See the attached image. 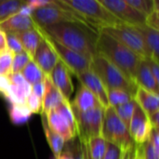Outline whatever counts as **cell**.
<instances>
[{
    "label": "cell",
    "mask_w": 159,
    "mask_h": 159,
    "mask_svg": "<svg viewBox=\"0 0 159 159\" xmlns=\"http://www.w3.org/2000/svg\"><path fill=\"white\" fill-rule=\"evenodd\" d=\"M40 29L55 41L89 60L97 54L96 42L99 32L96 30L75 23L53 24Z\"/></svg>",
    "instance_id": "6da1fadb"
},
{
    "label": "cell",
    "mask_w": 159,
    "mask_h": 159,
    "mask_svg": "<svg viewBox=\"0 0 159 159\" xmlns=\"http://www.w3.org/2000/svg\"><path fill=\"white\" fill-rule=\"evenodd\" d=\"M97 54L107 59L135 83V77L142 59L111 35L99 31L96 42Z\"/></svg>",
    "instance_id": "7a4b0ae2"
},
{
    "label": "cell",
    "mask_w": 159,
    "mask_h": 159,
    "mask_svg": "<svg viewBox=\"0 0 159 159\" xmlns=\"http://www.w3.org/2000/svg\"><path fill=\"white\" fill-rule=\"evenodd\" d=\"M61 4L84 18L94 29L115 27L124 24L112 12L96 0H59Z\"/></svg>",
    "instance_id": "3957f363"
},
{
    "label": "cell",
    "mask_w": 159,
    "mask_h": 159,
    "mask_svg": "<svg viewBox=\"0 0 159 159\" xmlns=\"http://www.w3.org/2000/svg\"><path fill=\"white\" fill-rule=\"evenodd\" d=\"M90 70L101 79L107 90H122L134 99L137 85L104 57L96 54L90 60Z\"/></svg>",
    "instance_id": "277c9868"
},
{
    "label": "cell",
    "mask_w": 159,
    "mask_h": 159,
    "mask_svg": "<svg viewBox=\"0 0 159 159\" xmlns=\"http://www.w3.org/2000/svg\"><path fill=\"white\" fill-rule=\"evenodd\" d=\"M30 17L34 23L40 28L60 23H75L95 30L84 18L61 4L59 0L54 1L51 6L31 11Z\"/></svg>",
    "instance_id": "5b68a950"
},
{
    "label": "cell",
    "mask_w": 159,
    "mask_h": 159,
    "mask_svg": "<svg viewBox=\"0 0 159 159\" xmlns=\"http://www.w3.org/2000/svg\"><path fill=\"white\" fill-rule=\"evenodd\" d=\"M102 137L106 143L117 146L122 152L130 151L134 147L129 129L118 118L115 108L112 106H108L103 111Z\"/></svg>",
    "instance_id": "8992f818"
},
{
    "label": "cell",
    "mask_w": 159,
    "mask_h": 159,
    "mask_svg": "<svg viewBox=\"0 0 159 159\" xmlns=\"http://www.w3.org/2000/svg\"><path fill=\"white\" fill-rule=\"evenodd\" d=\"M34 27L39 35L46 41L48 47L52 49V51L57 56L58 60L61 61L66 68L70 71L73 75H77L88 71L90 69V60L86 58L85 56L66 48L65 46L60 44L59 42L55 41L48 34H46L38 26L34 23Z\"/></svg>",
    "instance_id": "52a82bcc"
},
{
    "label": "cell",
    "mask_w": 159,
    "mask_h": 159,
    "mask_svg": "<svg viewBox=\"0 0 159 159\" xmlns=\"http://www.w3.org/2000/svg\"><path fill=\"white\" fill-rule=\"evenodd\" d=\"M71 108L75 117L76 136L80 143H87L91 138L102 136V125L104 111L102 107H98L84 113L77 111L72 105Z\"/></svg>",
    "instance_id": "ba28073f"
},
{
    "label": "cell",
    "mask_w": 159,
    "mask_h": 159,
    "mask_svg": "<svg viewBox=\"0 0 159 159\" xmlns=\"http://www.w3.org/2000/svg\"><path fill=\"white\" fill-rule=\"evenodd\" d=\"M99 31L111 35L112 37L122 43L136 55H138L142 60H150L149 52L144 44V41L140 33L135 29V27L121 24L115 27L103 28Z\"/></svg>",
    "instance_id": "9c48e42d"
},
{
    "label": "cell",
    "mask_w": 159,
    "mask_h": 159,
    "mask_svg": "<svg viewBox=\"0 0 159 159\" xmlns=\"http://www.w3.org/2000/svg\"><path fill=\"white\" fill-rule=\"evenodd\" d=\"M100 3L126 25L132 27L145 25V17L129 6L126 0H100Z\"/></svg>",
    "instance_id": "30bf717a"
},
{
    "label": "cell",
    "mask_w": 159,
    "mask_h": 159,
    "mask_svg": "<svg viewBox=\"0 0 159 159\" xmlns=\"http://www.w3.org/2000/svg\"><path fill=\"white\" fill-rule=\"evenodd\" d=\"M152 129L153 128L150 124L147 115L135 102L134 111L129 128V131L134 144L144 143L149 139Z\"/></svg>",
    "instance_id": "8fae6325"
},
{
    "label": "cell",
    "mask_w": 159,
    "mask_h": 159,
    "mask_svg": "<svg viewBox=\"0 0 159 159\" xmlns=\"http://www.w3.org/2000/svg\"><path fill=\"white\" fill-rule=\"evenodd\" d=\"M75 77L79 80L80 85L88 89L97 98L103 109L110 106L106 88L104 87L101 79L90 69L75 75Z\"/></svg>",
    "instance_id": "7c38bea8"
},
{
    "label": "cell",
    "mask_w": 159,
    "mask_h": 159,
    "mask_svg": "<svg viewBox=\"0 0 159 159\" xmlns=\"http://www.w3.org/2000/svg\"><path fill=\"white\" fill-rule=\"evenodd\" d=\"M49 77L63 99L70 101V97L74 92V85L71 78V73L66 66L61 61H58Z\"/></svg>",
    "instance_id": "4fadbf2b"
},
{
    "label": "cell",
    "mask_w": 159,
    "mask_h": 159,
    "mask_svg": "<svg viewBox=\"0 0 159 159\" xmlns=\"http://www.w3.org/2000/svg\"><path fill=\"white\" fill-rule=\"evenodd\" d=\"M47 118V123L51 130L61 136L64 143L73 142L76 137L75 129L73 128L70 123L55 110H51L44 114Z\"/></svg>",
    "instance_id": "5bb4252c"
},
{
    "label": "cell",
    "mask_w": 159,
    "mask_h": 159,
    "mask_svg": "<svg viewBox=\"0 0 159 159\" xmlns=\"http://www.w3.org/2000/svg\"><path fill=\"white\" fill-rule=\"evenodd\" d=\"M33 61L39 67L44 75L49 76L59 60L55 53L52 51V49L46 43V41L41 37V40L36 48Z\"/></svg>",
    "instance_id": "9a60e30c"
},
{
    "label": "cell",
    "mask_w": 159,
    "mask_h": 159,
    "mask_svg": "<svg viewBox=\"0 0 159 159\" xmlns=\"http://www.w3.org/2000/svg\"><path fill=\"white\" fill-rule=\"evenodd\" d=\"M34 28V21L30 17V13L25 9H21L19 13L11 16L0 24V30L5 34H16Z\"/></svg>",
    "instance_id": "2e32d148"
},
{
    "label": "cell",
    "mask_w": 159,
    "mask_h": 159,
    "mask_svg": "<svg viewBox=\"0 0 159 159\" xmlns=\"http://www.w3.org/2000/svg\"><path fill=\"white\" fill-rule=\"evenodd\" d=\"M44 91L42 97V113L46 114L51 110H55L59 105H61L65 99L61 96L59 90L56 89L48 75H44L43 77Z\"/></svg>",
    "instance_id": "e0dca14e"
},
{
    "label": "cell",
    "mask_w": 159,
    "mask_h": 159,
    "mask_svg": "<svg viewBox=\"0 0 159 159\" xmlns=\"http://www.w3.org/2000/svg\"><path fill=\"white\" fill-rule=\"evenodd\" d=\"M70 103L75 109L82 113L90 111L98 107H102L97 98L82 85H80L75 99L73 100V102L70 101Z\"/></svg>",
    "instance_id": "ac0fdd59"
},
{
    "label": "cell",
    "mask_w": 159,
    "mask_h": 159,
    "mask_svg": "<svg viewBox=\"0 0 159 159\" xmlns=\"http://www.w3.org/2000/svg\"><path fill=\"white\" fill-rule=\"evenodd\" d=\"M134 101L147 115V116L159 111L158 94L138 87L134 96Z\"/></svg>",
    "instance_id": "d6986e66"
},
{
    "label": "cell",
    "mask_w": 159,
    "mask_h": 159,
    "mask_svg": "<svg viewBox=\"0 0 159 159\" xmlns=\"http://www.w3.org/2000/svg\"><path fill=\"white\" fill-rule=\"evenodd\" d=\"M135 84L139 88L158 94V83L155 80L146 60H142L140 62L135 77Z\"/></svg>",
    "instance_id": "ffe728a7"
},
{
    "label": "cell",
    "mask_w": 159,
    "mask_h": 159,
    "mask_svg": "<svg viewBox=\"0 0 159 159\" xmlns=\"http://www.w3.org/2000/svg\"><path fill=\"white\" fill-rule=\"evenodd\" d=\"M135 29L140 33V34L142 35V37L144 41V44L149 52L150 60H152L156 62H158V31L151 29V28L147 27L146 25L141 26V27H135Z\"/></svg>",
    "instance_id": "44dd1931"
},
{
    "label": "cell",
    "mask_w": 159,
    "mask_h": 159,
    "mask_svg": "<svg viewBox=\"0 0 159 159\" xmlns=\"http://www.w3.org/2000/svg\"><path fill=\"white\" fill-rule=\"evenodd\" d=\"M15 35L20 41L23 51L27 53V55L30 57L31 60H33L36 48L41 40V37L39 34L36 32V30L34 29V27L33 29L24 31L22 33L16 34Z\"/></svg>",
    "instance_id": "7402d4cb"
},
{
    "label": "cell",
    "mask_w": 159,
    "mask_h": 159,
    "mask_svg": "<svg viewBox=\"0 0 159 159\" xmlns=\"http://www.w3.org/2000/svg\"><path fill=\"white\" fill-rule=\"evenodd\" d=\"M41 115V121H42V127H43V130L46 136V139L48 141V143L53 153L54 158H57L60 154L61 153V151L63 150L64 147V141L63 139L59 136L57 133H55L53 130H51L47 123V118L46 116L44 114H40Z\"/></svg>",
    "instance_id": "603a6c76"
},
{
    "label": "cell",
    "mask_w": 159,
    "mask_h": 159,
    "mask_svg": "<svg viewBox=\"0 0 159 159\" xmlns=\"http://www.w3.org/2000/svg\"><path fill=\"white\" fill-rule=\"evenodd\" d=\"M25 7V1L22 0H0V24L19 13Z\"/></svg>",
    "instance_id": "cb8c5ba5"
},
{
    "label": "cell",
    "mask_w": 159,
    "mask_h": 159,
    "mask_svg": "<svg viewBox=\"0 0 159 159\" xmlns=\"http://www.w3.org/2000/svg\"><path fill=\"white\" fill-rule=\"evenodd\" d=\"M32 114L24 103H12L9 107V117L13 124L20 125L29 120Z\"/></svg>",
    "instance_id": "d4e9b609"
},
{
    "label": "cell",
    "mask_w": 159,
    "mask_h": 159,
    "mask_svg": "<svg viewBox=\"0 0 159 159\" xmlns=\"http://www.w3.org/2000/svg\"><path fill=\"white\" fill-rule=\"evenodd\" d=\"M20 75L30 86L43 81L44 77L42 71L39 69V67L35 64V62L33 60H31L28 62V64L20 72Z\"/></svg>",
    "instance_id": "484cf974"
},
{
    "label": "cell",
    "mask_w": 159,
    "mask_h": 159,
    "mask_svg": "<svg viewBox=\"0 0 159 159\" xmlns=\"http://www.w3.org/2000/svg\"><path fill=\"white\" fill-rule=\"evenodd\" d=\"M85 144L91 159H102L106 150V142L102 136L91 138Z\"/></svg>",
    "instance_id": "4316f807"
},
{
    "label": "cell",
    "mask_w": 159,
    "mask_h": 159,
    "mask_svg": "<svg viewBox=\"0 0 159 159\" xmlns=\"http://www.w3.org/2000/svg\"><path fill=\"white\" fill-rule=\"evenodd\" d=\"M134 154L138 159H159V152L149 140L143 144H134Z\"/></svg>",
    "instance_id": "83f0119b"
},
{
    "label": "cell",
    "mask_w": 159,
    "mask_h": 159,
    "mask_svg": "<svg viewBox=\"0 0 159 159\" xmlns=\"http://www.w3.org/2000/svg\"><path fill=\"white\" fill-rule=\"evenodd\" d=\"M134 106H135V101L133 99L125 104L114 107L118 118L122 121V123L126 126V128L128 129H129V125H130L131 117H132L133 111H134Z\"/></svg>",
    "instance_id": "f1b7e54d"
},
{
    "label": "cell",
    "mask_w": 159,
    "mask_h": 159,
    "mask_svg": "<svg viewBox=\"0 0 159 159\" xmlns=\"http://www.w3.org/2000/svg\"><path fill=\"white\" fill-rule=\"evenodd\" d=\"M127 3L131 6L139 13L143 14L145 18L155 9L156 7L159 6L157 0H126Z\"/></svg>",
    "instance_id": "f546056e"
},
{
    "label": "cell",
    "mask_w": 159,
    "mask_h": 159,
    "mask_svg": "<svg viewBox=\"0 0 159 159\" xmlns=\"http://www.w3.org/2000/svg\"><path fill=\"white\" fill-rule=\"evenodd\" d=\"M107 95H108L109 105L112 107H116V106L125 104L130 102L131 100H133V98L129 94L122 90H118V89L107 90Z\"/></svg>",
    "instance_id": "4dcf8cb0"
},
{
    "label": "cell",
    "mask_w": 159,
    "mask_h": 159,
    "mask_svg": "<svg viewBox=\"0 0 159 159\" xmlns=\"http://www.w3.org/2000/svg\"><path fill=\"white\" fill-rule=\"evenodd\" d=\"M13 55L14 54L8 49L0 52V75L1 76H7L9 74H11Z\"/></svg>",
    "instance_id": "1f68e13d"
},
{
    "label": "cell",
    "mask_w": 159,
    "mask_h": 159,
    "mask_svg": "<svg viewBox=\"0 0 159 159\" xmlns=\"http://www.w3.org/2000/svg\"><path fill=\"white\" fill-rule=\"evenodd\" d=\"M30 61H31L30 57L24 51L18 53V54H14L13 61H12L11 73H20Z\"/></svg>",
    "instance_id": "d6a6232c"
},
{
    "label": "cell",
    "mask_w": 159,
    "mask_h": 159,
    "mask_svg": "<svg viewBox=\"0 0 159 159\" xmlns=\"http://www.w3.org/2000/svg\"><path fill=\"white\" fill-rule=\"evenodd\" d=\"M25 104L30 110L31 114H41L42 113V101L37 98L34 93H30L25 100Z\"/></svg>",
    "instance_id": "836d02e7"
},
{
    "label": "cell",
    "mask_w": 159,
    "mask_h": 159,
    "mask_svg": "<svg viewBox=\"0 0 159 159\" xmlns=\"http://www.w3.org/2000/svg\"><path fill=\"white\" fill-rule=\"evenodd\" d=\"M7 34V49L10 50L13 54H18L23 51L22 47L20 43V41L18 40V38L16 37L15 34Z\"/></svg>",
    "instance_id": "e575fe53"
},
{
    "label": "cell",
    "mask_w": 159,
    "mask_h": 159,
    "mask_svg": "<svg viewBox=\"0 0 159 159\" xmlns=\"http://www.w3.org/2000/svg\"><path fill=\"white\" fill-rule=\"evenodd\" d=\"M145 25L151 29L159 30V6L156 7L155 9L145 18Z\"/></svg>",
    "instance_id": "d590c367"
},
{
    "label": "cell",
    "mask_w": 159,
    "mask_h": 159,
    "mask_svg": "<svg viewBox=\"0 0 159 159\" xmlns=\"http://www.w3.org/2000/svg\"><path fill=\"white\" fill-rule=\"evenodd\" d=\"M122 151L116 145L106 143V150L102 159H120Z\"/></svg>",
    "instance_id": "8d00e7d4"
},
{
    "label": "cell",
    "mask_w": 159,
    "mask_h": 159,
    "mask_svg": "<svg viewBox=\"0 0 159 159\" xmlns=\"http://www.w3.org/2000/svg\"><path fill=\"white\" fill-rule=\"evenodd\" d=\"M53 3H54L53 0H30V1H25V7L31 11H33L44 7L51 6L53 5Z\"/></svg>",
    "instance_id": "74e56055"
},
{
    "label": "cell",
    "mask_w": 159,
    "mask_h": 159,
    "mask_svg": "<svg viewBox=\"0 0 159 159\" xmlns=\"http://www.w3.org/2000/svg\"><path fill=\"white\" fill-rule=\"evenodd\" d=\"M10 92V82L7 76L0 75V95H2L6 100H8Z\"/></svg>",
    "instance_id": "f35d334b"
},
{
    "label": "cell",
    "mask_w": 159,
    "mask_h": 159,
    "mask_svg": "<svg viewBox=\"0 0 159 159\" xmlns=\"http://www.w3.org/2000/svg\"><path fill=\"white\" fill-rule=\"evenodd\" d=\"M148 140L150 141L154 148L159 152V131L157 129H152Z\"/></svg>",
    "instance_id": "ab89813d"
},
{
    "label": "cell",
    "mask_w": 159,
    "mask_h": 159,
    "mask_svg": "<svg viewBox=\"0 0 159 159\" xmlns=\"http://www.w3.org/2000/svg\"><path fill=\"white\" fill-rule=\"evenodd\" d=\"M147 61V63H148V66H149V69L155 78V80L159 84V65L158 62H156L152 60H146Z\"/></svg>",
    "instance_id": "60d3db41"
},
{
    "label": "cell",
    "mask_w": 159,
    "mask_h": 159,
    "mask_svg": "<svg viewBox=\"0 0 159 159\" xmlns=\"http://www.w3.org/2000/svg\"><path fill=\"white\" fill-rule=\"evenodd\" d=\"M70 148H71V151L73 153L74 159H83L82 146H81V143L79 142L78 143H74L73 145Z\"/></svg>",
    "instance_id": "b9f144b4"
},
{
    "label": "cell",
    "mask_w": 159,
    "mask_h": 159,
    "mask_svg": "<svg viewBox=\"0 0 159 159\" xmlns=\"http://www.w3.org/2000/svg\"><path fill=\"white\" fill-rule=\"evenodd\" d=\"M43 91H44V84L43 81L34 84L31 86V92L34 93L37 98H39L42 101V97H43Z\"/></svg>",
    "instance_id": "7bdbcfd3"
},
{
    "label": "cell",
    "mask_w": 159,
    "mask_h": 159,
    "mask_svg": "<svg viewBox=\"0 0 159 159\" xmlns=\"http://www.w3.org/2000/svg\"><path fill=\"white\" fill-rule=\"evenodd\" d=\"M148 119L150 121V124L152 126L153 129H158L159 127V111L156 112L150 116H148Z\"/></svg>",
    "instance_id": "ee69618b"
},
{
    "label": "cell",
    "mask_w": 159,
    "mask_h": 159,
    "mask_svg": "<svg viewBox=\"0 0 159 159\" xmlns=\"http://www.w3.org/2000/svg\"><path fill=\"white\" fill-rule=\"evenodd\" d=\"M7 49V34L0 30V52L5 51Z\"/></svg>",
    "instance_id": "f6af8a7d"
},
{
    "label": "cell",
    "mask_w": 159,
    "mask_h": 159,
    "mask_svg": "<svg viewBox=\"0 0 159 159\" xmlns=\"http://www.w3.org/2000/svg\"><path fill=\"white\" fill-rule=\"evenodd\" d=\"M56 159H74V157H73V153L71 151V148L68 147L66 149H63L61 151V153L60 154V156Z\"/></svg>",
    "instance_id": "bcb514c9"
},
{
    "label": "cell",
    "mask_w": 159,
    "mask_h": 159,
    "mask_svg": "<svg viewBox=\"0 0 159 159\" xmlns=\"http://www.w3.org/2000/svg\"><path fill=\"white\" fill-rule=\"evenodd\" d=\"M79 143H80V142H79ZM81 143V146H82L83 159H91L90 156H89V152H88V149H87L86 144H85V143Z\"/></svg>",
    "instance_id": "7dc6e473"
},
{
    "label": "cell",
    "mask_w": 159,
    "mask_h": 159,
    "mask_svg": "<svg viewBox=\"0 0 159 159\" xmlns=\"http://www.w3.org/2000/svg\"><path fill=\"white\" fill-rule=\"evenodd\" d=\"M131 151H127V152H122V155L120 157V159H129L130 158V155H131Z\"/></svg>",
    "instance_id": "c3c4849f"
},
{
    "label": "cell",
    "mask_w": 159,
    "mask_h": 159,
    "mask_svg": "<svg viewBox=\"0 0 159 159\" xmlns=\"http://www.w3.org/2000/svg\"><path fill=\"white\" fill-rule=\"evenodd\" d=\"M129 159H138L136 157L135 154H134V147H133V149H132V151H131V155H130V158Z\"/></svg>",
    "instance_id": "681fc988"
},
{
    "label": "cell",
    "mask_w": 159,
    "mask_h": 159,
    "mask_svg": "<svg viewBox=\"0 0 159 159\" xmlns=\"http://www.w3.org/2000/svg\"><path fill=\"white\" fill-rule=\"evenodd\" d=\"M53 159H56V158H53Z\"/></svg>",
    "instance_id": "f907efd6"
}]
</instances>
